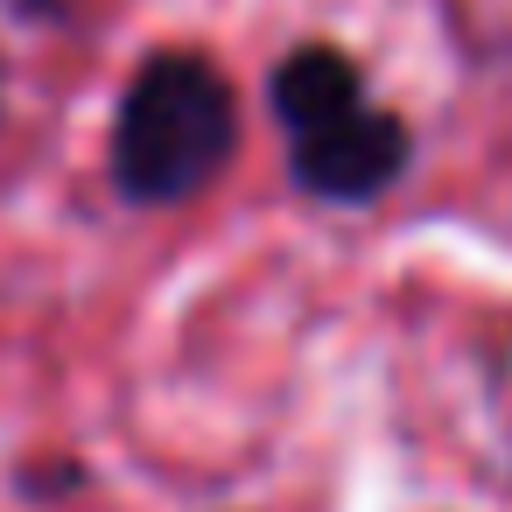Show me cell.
Listing matches in <instances>:
<instances>
[{"label": "cell", "mask_w": 512, "mask_h": 512, "mask_svg": "<svg viewBox=\"0 0 512 512\" xmlns=\"http://www.w3.org/2000/svg\"><path fill=\"white\" fill-rule=\"evenodd\" d=\"M239 148V106L218 64L190 50H155L113 113V183L134 204L197 197Z\"/></svg>", "instance_id": "cell-1"}, {"label": "cell", "mask_w": 512, "mask_h": 512, "mask_svg": "<svg viewBox=\"0 0 512 512\" xmlns=\"http://www.w3.org/2000/svg\"><path fill=\"white\" fill-rule=\"evenodd\" d=\"M274 120L288 134V169L309 197L365 204L407 169V127L365 99L351 57L309 43L274 71Z\"/></svg>", "instance_id": "cell-2"}]
</instances>
